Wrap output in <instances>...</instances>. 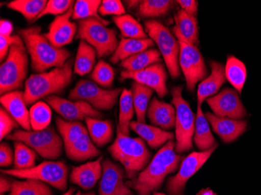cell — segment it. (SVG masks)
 <instances>
[{
  "label": "cell",
  "mask_w": 261,
  "mask_h": 195,
  "mask_svg": "<svg viewBox=\"0 0 261 195\" xmlns=\"http://www.w3.org/2000/svg\"><path fill=\"white\" fill-rule=\"evenodd\" d=\"M22 41L23 39L19 35H10V36L0 35V60H1V62L4 59H7L11 45L21 42Z\"/></svg>",
  "instance_id": "cell-47"
},
{
  "label": "cell",
  "mask_w": 261,
  "mask_h": 195,
  "mask_svg": "<svg viewBox=\"0 0 261 195\" xmlns=\"http://www.w3.org/2000/svg\"><path fill=\"white\" fill-rule=\"evenodd\" d=\"M7 138L25 144L47 159H56L62 155V137L51 127L39 131L16 130L10 133Z\"/></svg>",
  "instance_id": "cell-9"
},
{
  "label": "cell",
  "mask_w": 261,
  "mask_h": 195,
  "mask_svg": "<svg viewBox=\"0 0 261 195\" xmlns=\"http://www.w3.org/2000/svg\"><path fill=\"white\" fill-rule=\"evenodd\" d=\"M111 156L124 165L127 178L133 180L150 160L152 154L142 138H133L117 130V137L110 146Z\"/></svg>",
  "instance_id": "cell-4"
},
{
  "label": "cell",
  "mask_w": 261,
  "mask_h": 195,
  "mask_svg": "<svg viewBox=\"0 0 261 195\" xmlns=\"http://www.w3.org/2000/svg\"><path fill=\"white\" fill-rule=\"evenodd\" d=\"M209 106L216 117L241 120L247 115L240 95L234 89H223L220 93L206 99Z\"/></svg>",
  "instance_id": "cell-14"
},
{
  "label": "cell",
  "mask_w": 261,
  "mask_h": 195,
  "mask_svg": "<svg viewBox=\"0 0 261 195\" xmlns=\"http://www.w3.org/2000/svg\"><path fill=\"white\" fill-rule=\"evenodd\" d=\"M217 148L218 144L209 150L193 152L185 158L177 174L168 179L167 184L168 193L170 195H183L188 180L200 170Z\"/></svg>",
  "instance_id": "cell-13"
},
{
  "label": "cell",
  "mask_w": 261,
  "mask_h": 195,
  "mask_svg": "<svg viewBox=\"0 0 261 195\" xmlns=\"http://www.w3.org/2000/svg\"><path fill=\"white\" fill-rule=\"evenodd\" d=\"M174 20L175 25L173 27L172 32L177 39H181L197 47L199 40V27L196 17L189 15L181 9L174 16Z\"/></svg>",
  "instance_id": "cell-24"
},
{
  "label": "cell",
  "mask_w": 261,
  "mask_h": 195,
  "mask_svg": "<svg viewBox=\"0 0 261 195\" xmlns=\"http://www.w3.org/2000/svg\"><path fill=\"white\" fill-rule=\"evenodd\" d=\"M161 60L160 51L156 48H149L124 60L121 63V66L127 71L137 72L161 63Z\"/></svg>",
  "instance_id": "cell-31"
},
{
  "label": "cell",
  "mask_w": 261,
  "mask_h": 195,
  "mask_svg": "<svg viewBox=\"0 0 261 195\" xmlns=\"http://www.w3.org/2000/svg\"><path fill=\"white\" fill-rule=\"evenodd\" d=\"M37 152L20 142L14 143V169L27 170L35 166Z\"/></svg>",
  "instance_id": "cell-42"
},
{
  "label": "cell",
  "mask_w": 261,
  "mask_h": 195,
  "mask_svg": "<svg viewBox=\"0 0 261 195\" xmlns=\"http://www.w3.org/2000/svg\"><path fill=\"white\" fill-rule=\"evenodd\" d=\"M114 70L104 60H99L90 74V78L95 83L103 88L111 87L114 80Z\"/></svg>",
  "instance_id": "cell-43"
},
{
  "label": "cell",
  "mask_w": 261,
  "mask_h": 195,
  "mask_svg": "<svg viewBox=\"0 0 261 195\" xmlns=\"http://www.w3.org/2000/svg\"><path fill=\"white\" fill-rule=\"evenodd\" d=\"M88 132L92 142L98 147H103L112 141L114 126L110 120L88 117L86 120Z\"/></svg>",
  "instance_id": "cell-28"
},
{
  "label": "cell",
  "mask_w": 261,
  "mask_h": 195,
  "mask_svg": "<svg viewBox=\"0 0 261 195\" xmlns=\"http://www.w3.org/2000/svg\"><path fill=\"white\" fill-rule=\"evenodd\" d=\"M129 127L142 139L146 141L152 149L161 147L164 144L173 140L174 137L171 132L166 131L159 127L147 125L140 122L132 121Z\"/></svg>",
  "instance_id": "cell-25"
},
{
  "label": "cell",
  "mask_w": 261,
  "mask_h": 195,
  "mask_svg": "<svg viewBox=\"0 0 261 195\" xmlns=\"http://www.w3.org/2000/svg\"><path fill=\"white\" fill-rule=\"evenodd\" d=\"M51 107L46 102H38L30 109L31 125L34 131L43 130L49 127L52 120Z\"/></svg>",
  "instance_id": "cell-41"
},
{
  "label": "cell",
  "mask_w": 261,
  "mask_h": 195,
  "mask_svg": "<svg viewBox=\"0 0 261 195\" xmlns=\"http://www.w3.org/2000/svg\"><path fill=\"white\" fill-rule=\"evenodd\" d=\"M198 195H216L212 190H203L202 191L199 192Z\"/></svg>",
  "instance_id": "cell-53"
},
{
  "label": "cell",
  "mask_w": 261,
  "mask_h": 195,
  "mask_svg": "<svg viewBox=\"0 0 261 195\" xmlns=\"http://www.w3.org/2000/svg\"><path fill=\"white\" fill-rule=\"evenodd\" d=\"M153 195H165L163 193H159V192H153Z\"/></svg>",
  "instance_id": "cell-56"
},
{
  "label": "cell",
  "mask_w": 261,
  "mask_h": 195,
  "mask_svg": "<svg viewBox=\"0 0 261 195\" xmlns=\"http://www.w3.org/2000/svg\"><path fill=\"white\" fill-rule=\"evenodd\" d=\"M180 45L179 65L189 92H194L196 83L203 81L208 74L207 67L197 47L177 39Z\"/></svg>",
  "instance_id": "cell-12"
},
{
  "label": "cell",
  "mask_w": 261,
  "mask_h": 195,
  "mask_svg": "<svg viewBox=\"0 0 261 195\" xmlns=\"http://www.w3.org/2000/svg\"><path fill=\"white\" fill-rule=\"evenodd\" d=\"M146 34L159 48L160 52L165 61L166 66L172 78L179 77L180 45L168 27L156 20L145 22Z\"/></svg>",
  "instance_id": "cell-8"
},
{
  "label": "cell",
  "mask_w": 261,
  "mask_h": 195,
  "mask_svg": "<svg viewBox=\"0 0 261 195\" xmlns=\"http://www.w3.org/2000/svg\"><path fill=\"white\" fill-rule=\"evenodd\" d=\"M121 77L122 80L133 79L138 83L148 86L155 91L161 99L168 94V89L167 88L168 73L162 63L153 64L140 71L123 70L121 73Z\"/></svg>",
  "instance_id": "cell-16"
},
{
  "label": "cell",
  "mask_w": 261,
  "mask_h": 195,
  "mask_svg": "<svg viewBox=\"0 0 261 195\" xmlns=\"http://www.w3.org/2000/svg\"><path fill=\"white\" fill-rule=\"evenodd\" d=\"M113 20L125 39H147V34L144 29L133 16L129 14L117 16L113 17Z\"/></svg>",
  "instance_id": "cell-39"
},
{
  "label": "cell",
  "mask_w": 261,
  "mask_h": 195,
  "mask_svg": "<svg viewBox=\"0 0 261 195\" xmlns=\"http://www.w3.org/2000/svg\"><path fill=\"white\" fill-rule=\"evenodd\" d=\"M73 13L74 7L70 8L66 14L56 17L49 24V32L45 35L54 46L64 48L65 45L72 42L74 35L77 32V23L70 21Z\"/></svg>",
  "instance_id": "cell-18"
},
{
  "label": "cell",
  "mask_w": 261,
  "mask_h": 195,
  "mask_svg": "<svg viewBox=\"0 0 261 195\" xmlns=\"http://www.w3.org/2000/svg\"><path fill=\"white\" fill-rule=\"evenodd\" d=\"M135 106L132 90L123 89L120 96L119 122L117 130H119L124 135L130 134V123L134 116Z\"/></svg>",
  "instance_id": "cell-34"
},
{
  "label": "cell",
  "mask_w": 261,
  "mask_h": 195,
  "mask_svg": "<svg viewBox=\"0 0 261 195\" xmlns=\"http://www.w3.org/2000/svg\"><path fill=\"white\" fill-rule=\"evenodd\" d=\"M102 157L79 166L73 167L70 181L84 190H90L96 186L102 175Z\"/></svg>",
  "instance_id": "cell-21"
},
{
  "label": "cell",
  "mask_w": 261,
  "mask_h": 195,
  "mask_svg": "<svg viewBox=\"0 0 261 195\" xmlns=\"http://www.w3.org/2000/svg\"><path fill=\"white\" fill-rule=\"evenodd\" d=\"M66 154L71 160L82 162L100 155V151L92 142L89 132L85 133L79 140L65 149Z\"/></svg>",
  "instance_id": "cell-27"
},
{
  "label": "cell",
  "mask_w": 261,
  "mask_h": 195,
  "mask_svg": "<svg viewBox=\"0 0 261 195\" xmlns=\"http://www.w3.org/2000/svg\"><path fill=\"white\" fill-rule=\"evenodd\" d=\"M182 86H176L171 90L172 105L176 110L175 152L182 153L193 149L196 116L191 107L182 97Z\"/></svg>",
  "instance_id": "cell-6"
},
{
  "label": "cell",
  "mask_w": 261,
  "mask_h": 195,
  "mask_svg": "<svg viewBox=\"0 0 261 195\" xmlns=\"http://www.w3.org/2000/svg\"><path fill=\"white\" fill-rule=\"evenodd\" d=\"M0 101L6 110L14 117L23 130L29 131L32 130L30 111L28 110L27 104L23 99V92L14 91L4 94L1 96Z\"/></svg>",
  "instance_id": "cell-20"
},
{
  "label": "cell",
  "mask_w": 261,
  "mask_h": 195,
  "mask_svg": "<svg viewBox=\"0 0 261 195\" xmlns=\"http://www.w3.org/2000/svg\"><path fill=\"white\" fill-rule=\"evenodd\" d=\"M72 0H49L38 19L46 15H63L74 7Z\"/></svg>",
  "instance_id": "cell-44"
},
{
  "label": "cell",
  "mask_w": 261,
  "mask_h": 195,
  "mask_svg": "<svg viewBox=\"0 0 261 195\" xmlns=\"http://www.w3.org/2000/svg\"><path fill=\"white\" fill-rule=\"evenodd\" d=\"M74 188H70V190H68V191L66 192L65 193H64L63 195H74Z\"/></svg>",
  "instance_id": "cell-54"
},
{
  "label": "cell",
  "mask_w": 261,
  "mask_h": 195,
  "mask_svg": "<svg viewBox=\"0 0 261 195\" xmlns=\"http://www.w3.org/2000/svg\"><path fill=\"white\" fill-rule=\"evenodd\" d=\"M76 195H96L95 193H92V192H90V193H81V192H77V194Z\"/></svg>",
  "instance_id": "cell-55"
},
{
  "label": "cell",
  "mask_w": 261,
  "mask_h": 195,
  "mask_svg": "<svg viewBox=\"0 0 261 195\" xmlns=\"http://www.w3.org/2000/svg\"><path fill=\"white\" fill-rule=\"evenodd\" d=\"M77 35V39L95 48L99 58L114 54L119 45L115 29H109L96 18L79 20Z\"/></svg>",
  "instance_id": "cell-7"
},
{
  "label": "cell",
  "mask_w": 261,
  "mask_h": 195,
  "mask_svg": "<svg viewBox=\"0 0 261 195\" xmlns=\"http://www.w3.org/2000/svg\"><path fill=\"white\" fill-rule=\"evenodd\" d=\"M99 15L122 16L126 14L125 8L120 0H103L99 9Z\"/></svg>",
  "instance_id": "cell-45"
},
{
  "label": "cell",
  "mask_w": 261,
  "mask_h": 195,
  "mask_svg": "<svg viewBox=\"0 0 261 195\" xmlns=\"http://www.w3.org/2000/svg\"><path fill=\"white\" fill-rule=\"evenodd\" d=\"M175 142L171 140L158 151L150 163L139 175L126 184L139 195H151L162 185L166 177L179 167L182 156L175 151Z\"/></svg>",
  "instance_id": "cell-1"
},
{
  "label": "cell",
  "mask_w": 261,
  "mask_h": 195,
  "mask_svg": "<svg viewBox=\"0 0 261 195\" xmlns=\"http://www.w3.org/2000/svg\"><path fill=\"white\" fill-rule=\"evenodd\" d=\"M0 35L10 36L13 32V24L11 22L7 20H1L0 22Z\"/></svg>",
  "instance_id": "cell-50"
},
{
  "label": "cell",
  "mask_w": 261,
  "mask_h": 195,
  "mask_svg": "<svg viewBox=\"0 0 261 195\" xmlns=\"http://www.w3.org/2000/svg\"><path fill=\"white\" fill-rule=\"evenodd\" d=\"M96 55L97 52L95 48L86 41L81 40L74 60V73L80 76L89 74L95 67Z\"/></svg>",
  "instance_id": "cell-30"
},
{
  "label": "cell",
  "mask_w": 261,
  "mask_h": 195,
  "mask_svg": "<svg viewBox=\"0 0 261 195\" xmlns=\"http://www.w3.org/2000/svg\"><path fill=\"white\" fill-rule=\"evenodd\" d=\"M123 89L108 90L99 87L97 83L88 80H80L75 87L70 91L69 99L71 101H85L96 110H111L121 96Z\"/></svg>",
  "instance_id": "cell-11"
},
{
  "label": "cell",
  "mask_w": 261,
  "mask_h": 195,
  "mask_svg": "<svg viewBox=\"0 0 261 195\" xmlns=\"http://www.w3.org/2000/svg\"><path fill=\"white\" fill-rule=\"evenodd\" d=\"M9 195H53L49 186L40 180L26 179L23 181L12 182Z\"/></svg>",
  "instance_id": "cell-37"
},
{
  "label": "cell",
  "mask_w": 261,
  "mask_h": 195,
  "mask_svg": "<svg viewBox=\"0 0 261 195\" xmlns=\"http://www.w3.org/2000/svg\"><path fill=\"white\" fill-rule=\"evenodd\" d=\"M56 124L62 137L65 149L79 140L85 133H88V129L81 122L67 121L57 117Z\"/></svg>",
  "instance_id": "cell-36"
},
{
  "label": "cell",
  "mask_w": 261,
  "mask_h": 195,
  "mask_svg": "<svg viewBox=\"0 0 261 195\" xmlns=\"http://www.w3.org/2000/svg\"><path fill=\"white\" fill-rule=\"evenodd\" d=\"M155 42L151 39H122L111 58L113 64L122 62L129 57H133L139 52H144L152 47Z\"/></svg>",
  "instance_id": "cell-26"
},
{
  "label": "cell",
  "mask_w": 261,
  "mask_h": 195,
  "mask_svg": "<svg viewBox=\"0 0 261 195\" xmlns=\"http://www.w3.org/2000/svg\"><path fill=\"white\" fill-rule=\"evenodd\" d=\"M14 160V155L10 145L2 143L0 145V165L1 167H8L11 165Z\"/></svg>",
  "instance_id": "cell-48"
},
{
  "label": "cell",
  "mask_w": 261,
  "mask_h": 195,
  "mask_svg": "<svg viewBox=\"0 0 261 195\" xmlns=\"http://www.w3.org/2000/svg\"><path fill=\"white\" fill-rule=\"evenodd\" d=\"M102 1L100 0H79L74 4V13L71 18L74 20L96 18L105 25H109L110 22L102 18L99 14V9Z\"/></svg>",
  "instance_id": "cell-40"
},
{
  "label": "cell",
  "mask_w": 261,
  "mask_h": 195,
  "mask_svg": "<svg viewBox=\"0 0 261 195\" xmlns=\"http://www.w3.org/2000/svg\"><path fill=\"white\" fill-rule=\"evenodd\" d=\"M224 68L227 80L232 85L234 90L241 94L247 77V70L244 63L236 57L228 55Z\"/></svg>",
  "instance_id": "cell-32"
},
{
  "label": "cell",
  "mask_w": 261,
  "mask_h": 195,
  "mask_svg": "<svg viewBox=\"0 0 261 195\" xmlns=\"http://www.w3.org/2000/svg\"><path fill=\"white\" fill-rule=\"evenodd\" d=\"M211 74L199 83L197 91V100L202 105L208 98L214 96L226 81L225 68L221 63L211 62Z\"/></svg>",
  "instance_id": "cell-23"
},
{
  "label": "cell",
  "mask_w": 261,
  "mask_h": 195,
  "mask_svg": "<svg viewBox=\"0 0 261 195\" xmlns=\"http://www.w3.org/2000/svg\"><path fill=\"white\" fill-rule=\"evenodd\" d=\"M68 167L65 162L45 161L38 165L27 170H2L3 174L23 179H34L50 184L60 190H64L67 187Z\"/></svg>",
  "instance_id": "cell-10"
},
{
  "label": "cell",
  "mask_w": 261,
  "mask_h": 195,
  "mask_svg": "<svg viewBox=\"0 0 261 195\" xmlns=\"http://www.w3.org/2000/svg\"><path fill=\"white\" fill-rule=\"evenodd\" d=\"M18 35L23 39L31 57L32 68L38 74L54 67H63L70 60L67 48H57L42 34L39 27L20 29Z\"/></svg>",
  "instance_id": "cell-2"
},
{
  "label": "cell",
  "mask_w": 261,
  "mask_h": 195,
  "mask_svg": "<svg viewBox=\"0 0 261 195\" xmlns=\"http://www.w3.org/2000/svg\"><path fill=\"white\" fill-rule=\"evenodd\" d=\"M29 67L27 48L23 41L10 47L8 55L0 67L1 95L17 91L25 80Z\"/></svg>",
  "instance_id": "cell-5"
},
{
  "label": "cell",
  "mask_w": 261,
  "mask_h": 195,
  "mask_svg": "<svg viewBox=\"0 0 261 195\" xmlns=\"http://www.w3.org/2000/svg\"><path fill=\"white\" fill-rule=\"evenodd\" d=\"M46 0H14L7 4L10 10L18 12L29 22L38 20L46 6Z\"/></svg>",
  "instance_id": "cell-35"
},
{
  "label": "cell",
  "mask_w": 261,
  "mask_h": 195,
  "mask_svg": "<svg viewBox=\"0 0 261 195\" xmlns=\"http://www.w3.org/2000/svg\"><path fill=\"white\" fill-rule=\"evenodd\" d=\"M12 183L7 180L6 177H1L0 178V195H4V193L11 190Z\"/></svg>",
  "instance_id": "cell-51"
},
{
  "label": "cell",
  "mask_w": 261,
  "mask_h": 195,
  "mask_svg": "<svg viewBox=\"0 0 261 195\" xmlns=\"http://www.w3.org/2000/svg\"><path fill=\"white\" fill-rule=\"evenodd\" d=\"M19 124L14 120L4 107L0 108V138L4 140L5 137H8L14 128L18 127Z\"/></svg>",
  "instance_id": "cell-46"
},
{
  "label": "cell",
  "mask_w": 261,
  "mask_h": 195,
  "mask_svg": "<svg viewBox=\"0 0 261 195\" xmlns=\"http://www.w3.org/2000/svg\"><path fill=\"white\" fill-rule=\"evenodd\" d=\"M213 130L224 143H230L238 139L247 130V123L244 120L221 118L207 112L205 115Z\"/></svg>",
  "instance_id": "cell-19"
},
{
  "label": "cell",
  "mask_w": 261,
  "mask_h": 195,
  "mask_svg": "<svg viewBox=\"0 0 261 195\" xmlns=\"http://www.w3.org/2000/svg\"><path fill=\"white\" fill-rule=\"evenodd\" d=\"M139 3L140 1H127L126 4H127V7L129 8H136V7H139Z\"/></svg>",
  "instance_id": "cell-52"
},
{
  "label": "cell",
  "mask_w": 261,
  "mask_h": 195,
  "mask_svg": "<svg viewBox=\"0 0 261 195\" xmlns=\"http://www.w3.org/2000/svg\"><path fill=\"white\" fill-rule=\"evenodd\" d=\"M147 117L152 126L164 130L175 128L176 110L172 104L158 100L154 97L147 109Z\"/></svg>",
  "instance_id": "cell-22"
},
{
  "label": "cell",
  "mask_w": 261,
  "mask_h": 195,
  "mask_svg": "<svg viewBox=\"0 0 261 195\" xmlns=\"http://www.w3.org/2000/svg\"><path fill=\"white\" fill-rule=\"evenodd\" d=\"M194 142L196 147L201 151L209 150L215 145V138L211 133L209 122L206 120L201 108V105L198 104L197 112L196 116V125H195Z\"/></svg>",
  "instance_id": "cell-29"
},
{
  "label": "cell",
  "mask_w": 261,
  "mask_h": 195,
  "mask_svg": "<svg viewBox=\"0 0 261 195\" xmlns=\"http://www.w3.org/2000/svg\"><path fill=\"white\" fill-rule=\"evenodd\" d=\"M132 92L137 121L146 124V115L149 99L152 96L154 91L146 85L134 81L132 85Z\"/></svg>",
  "instance_id": "cell-33"
},
{
  "label": "cell",
  "mask_w": 261,
  "mask_h": 195,
  "mask_svg": "<svg viewBox=\"0 0 261 195\" xmlns=\"http://www.w3.org/2000/svg\"><path fill=\"white\" fill-rule=\"evenodd\" d=\"M171 0H143L139 3L138 14L142 18H156L168 14L174 4Z\"/></svg>",
  "instance_id": "cell-38"
},
{
  "label": "cell",
  "mask_w": 261,
  "mask_h": 195,
  "mask_svg": "<svg viewBox=\"0 0 261 195\" xmlns=\"http://www.w3.org/2000/svg\"><path fill=\"white\" fill-rule=\"evenodd\" d=\"M177 4L189 15L196 17L198 14V2L196 0H177Z\"/></svg>",
  "instance_id": "cell-49"
},
{
  "label": "cell",
  "mask_w": 261,
  "mask_h": 195,
  "mask_svg": "<svg viewBox=\"0 0 261 195\" xmlns=\"http://www.w3.org/2000/svg\"><path fill=\"white\" fill-rule=\"evenodd\" d=\"M73 60H68L63 67L54 68L49 72L32 74L26 80L23 99L27 105L61 93L72 80Z\"/></svg>",
  "instance_id": "cell-3"
},
{
  "label": "cell",
  "mask_w": 261,
  "mask_h": 195,
  "mask_svg": "<svg viewBox=\"0 0 261 195\" xmlns=\"http://www.w3.org/2000/svg\"><path fill=\"white\" fill-rule=\"evenodd\" d=\"M45 102L67 121L83 120L88 117L95 119L102 117L99 111L85 101L67 100L61 97L50 95L45 98Z\"/></svg>",
  "instance_id": "cell-15"
},
{
  "label": "cell",
  "mask_w": 261,
  "mask_h": 195,
  "mask_svg": "<svg viewBox=\"0 0 261 195\" xmlns=\"http://www.w3.org/2000/svg\"><path fill=\"white\" fill-rule=\"evenodd\" d=\"M102 175L99 183V195H133L124 184V170L110 159L102 162Z\"/></svg>",
  "instance_id": "cell-17"
}]
</instances>
